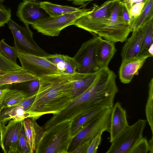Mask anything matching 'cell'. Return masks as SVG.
Listing matches in <instances>:
<instances>
[{"mask_svg": "<svg viewBox=\"0 0 153 153\" xmlns=\"http://www.w3.org/2000/svg\"><path fill=\"white\" fill-rule=\"evenodd\" d=\"M78 74L62 73L39 78V87L28 110V118L36 120L44 114H57L64 109L74 98L72 83Z\"/></svg>", "mask_w": 153, "mask_h": 153, "instance_id": "obj_1", "label": "cell"}, {"mask_svg": "<svg viewBox=\"0 0 153 153\" xmlns=\"http://www.w3.org/2000/svg\"><path fill=\"white\" fill-rule=\"evenodd\" d=\"M71 122L60 123L46 130L35 153H67L73 139Z\"/></svg>", "mask_w": 153, "mask_h": 153, "instance_id": "obj_2", "label": "cell"}, {"mask_svg": "<svg viewBox=\"0 0 153 153\" xmlns=\"http://www.w3.org/2000/svg\"><path fill=\"white\" fill-rule=\"evenodd\" d=\"M120 0H109L99 6L94 4L85 14L78 19L74 25L95 36L102 38L114 4Z\"/></svg>", "mask_w": 153, "mask_h": 153, "instance_id": "obj_3", "label": "cell"}, {"mask_svg": "<svg viewBox=\"0 0 153 153\" xmlns=\"http://www.w3.org/2000/svg\"><path fill=\"white\" fill-rule=\"evenodd\" d=\"M90 8H83L78 11L56 17L49 16L32 24L33 29L46 36H58L65 27L74 25L75 22L86 13Z\"/></svg>", "mask_w": 153, "mask_h": 153, "instance_id": "obj_4", "label": "cell"}, {"mask_svg": "<svg viewBox=\"0 0 153 153\" xmlns=\"http://www.w3.org/2000/svg\"><path fill=\"white\" fill-rule=\"evenodd\" d=\"M147 120L139 119L128 126L111 142L106 153H130L136 144L143 137Z\"/></svg>", "mask_w": 153, "mask_h": 153, "instance_id": "obj_5", "label": "cell"}, {"mask_svg": "<svg viewBox=\"0 0 153 153\" xmlns=\"http://www.w3.org/2000/svg\"><path fill=\"white\" fill-rule=\"evenodd\" d=\"M13 35L14 46L18 52L45 57L50 55L34 40L28 25L22 27L10 19L7 23Z\"/></svg>", "mask_w": 153, "mask_h": 153, "instance_id": "obj_6", "label": "cell"}, {"mask_svg": "<svg viewBox=\"0 0 153 153\" xmlns=\"http://www.w3.org/2000/svg\"><path fill=\"white\" fill-rule=\"evenodd\" d=\"M112 108L106 109L96 118L89 125L78 133L72 139L68 153H72L84 141L91 140L98 134L109 132Z\"/></svg>", "mask_w": 153, "mask_h": 153, "instance_id": "obj_7", "label": "cell"}, {"mask_svg": "<svg viewBox=\"0 0 153 153\" xmlns=\"http://www.w3.org/2000/svg\"><path fill=\"white\" fill-rule=\"evenodd\" d=\"M121 0L118 1L114 4L102 37V39L114 43L125 41L131 32L130 25L123 19L119 13L120 2Z\"/></svg>", "mask_w": 153, "mask_h": 153, "instance_id": "obj_8", "label": "cell"}, {"mask_svg": "<svg viewBox=\"0 0 153 153\" xmlns=\"http://www.w3.org/2000/svg\"><path fill=\"white\" fill-rule=\"evenodd\" d=\"M17 55L22 68L38 79L46 75L63 73L44 57L20 52H18Z\"/></svg>", "mask_w": 153, "mask_h": 153, "instance_id": "obj_9", "label": "cell"}, {"mask_svg": "<svg viewBox=\"0 0 153 153\" xmlns=\"http://www.w3.org/2000/svg\"><path fill=\"white\" fill-rule=\"evenodd\" d=\"M101 38L95 36L83 43L73 57L79 64L77 72L81 74L93 73L100 69L96 60L97 47Z\"/></svg>", "mask_w": 153, "mask_h": 153, "instance_id": "obj_10", "label": "cell"}, {"mask_svg": "<svg viewBox=\"0 0 153 153\" xmlns=\"http://www.w3.org/2000/svg\"><path fill=\"white\" fill-rule=\"evenodd\" d=\"M23 121L10 120L7 125L0 123V146L4 153H16Z\"/></svg>", "mask_w": 153, "mask_h": 153, "instance_id": "obj_11", "label": "cell"}, {"mask_svg": "<svg viewBox=\"0 0 153 153\" xmlns=\"http://www.w3.org/2000/svg\"><path fill=\"white\" fill-rule=\"evenodd\" d=\"M45 12L39 2L24 0L18 5L16 16L25 25H31L46 17Z\"/></svg>", "mask_w": 153, "mask_h": 153, "instance_id": "obj_12", "label": "cell"}, {"mask_svg": "<svg viewBox=\"0 0 153 153\" xmlns=\"http://www.w3.org/2000/svg\"><path fill=\"white\" fill-rule=\"evenodd\" d=\"M151 57L149 55H141L122 59L119 71V78L124 84L129 83L134 76L138 74L146 59Z\"/></svg>", "mask_w": 153, "mask_h": 153, "instance_id": "obj_13", "label": "cell"}, {"mask_svg": "<svg viewBox=\"0 0 153 153\" xmlns=\"http://www.w3.org/2000/svg\"><path fill=\"white\" fill-rule=\"evenodd\" d=\"M128 126L126 110L122 107L120 102H117L112 108L109 131L110 142H111Z\"/></svg>", "mask_w": 153, "mask_h": 153, "instance_id": "obj_14", "label": "cell"}, {"mask_svg": "<svg viewBox=\"0 0 153 153\" xmlns=\"http://www.w3.org/2000/svg\"><path fill=\"white\" fill-rule=\"evenodd\" d=\"M23 125L31 153H34L46 130L38 124L36 120L32 118H27L25 119L23 121Z\"/></svg>", "mask_w": 153, "mask_h": 153, "instance_id": "obj_15", "label": "cell"}, {"mask_svg": "<svg viewBox=\"0 0 153 153\" xmlns=\"http://www.w3.org/2000/svg\"><path fill=\"white\" fill-rule=\"evenodd\" d=\"M131 36L126 39L121 51L122 59L139 55L143 42L142 27L132 32Z\"/></svg>", "mask_w": 153, "mask_h": 153, "instance_id": "obj_16", "label": "cell"}, {"mask_svg": "<svg viewBox=\"0 0 153 153\" xmlns=\"http://www.w3.org/2000/svg\"><path fill=\"white\" fill-rule=\"evenodd\" d=\"M116 51L114 43L101 39L95 52L96 62L100 69L108 67Z\"/></svg>", "mask_w": 153, "mask_h": 153, "instance_id": "obj_17", "label": "cell"}, {"mask_svg": "<svg viewBox=\"0 0 153 153\" xmlns=\"http://www.w3.org/2000/svg\"><path fill=\"white\" fill-rule=\"evenodd\" d=\"M37 79L34 75L22 68L0 74V87Z\"/></svg>", "mask_w": 153, "mask_h": 153, "instance_id": "obj_18", "label": "cell"}, {"mask_svg": "<svg viewBox=\"0 0 153 153\" xmlns=\"http://www.w3.org/2000/svg\"><path fill=\"white\" fill-rule=\"evenodd\" d=\"M98 71L90 74L79 73L72 83L74 98L81 94L89 87L95 78Z\"/></svg>", "mask_w": 153, "mask_h": 153, "instance_id": "obj_19", "label": "cell"}, {"mask_svg": "<svg viewBox=\"0 0 153 153\" xmlns=\"http://www.w3.org/2000/svg\"><path fill=\"white\" fill-rule=\"evenodd\" d=\"M144 7L140 15L130 25L131 32L137 30L153 19V0H143Z\"/></svg>", "mask_w": 153, "mask_h": 153, "instance_id": "obj_20", "label": "cell"}, {"mask_svg": "<svg viewBox=\"0 0 153 153\" xmlns=\"http://www.w3.org/2000/svg\"><path fill=\"white\" fill-rule=\"evenodd\" d=\"M106 109L100 108L89 112L82 116L72 126L71 134L73 138L78 133L84 129Z\"/></svg>", "mask_w": 153, "mask_h": 153, "instance_id": "obj_21", "label": "cell"}, {"mask_svg": "<svg viewBox=\"0 0 153 153\" xmlns=\"http://www.w3.org/2000/svg\"><path fill=\"white\" fill-rule=\"evenodd\" d=\"M40 6L49 16L54 17L80 10L83 6L75 7L58 5L48 1L40 2Z\"/></svg>", "mask_w": 153, "mask_h": 153, "instance_id": "obj_22", "label": "cell"}, {"mask_svg": "<svg viewBox=\"0 0 153 153\" xmlns=\"http://www.w3.org/2000/svg\"><path fill=\"white\" fill-rule=\"evenodd\" d=\"M143 30V42L139 54L149 55V50L153 45V19L142 26Z\"/></svg>", "mask_w": 153, "mask_h": 153, "instance_id": "obj_23", "label": "cell"}, {"mask_svg": "<svg viewBox=\"0 0 153 153\" xmlns=\"http://www.w3.org/2000/svg\"><path fill=\"white\" fill-rule=\"evenodd\" d=\"M27 97V93L24 91L9 88L4 97L3 109L20 102Z\"/></svg>", "mask_w": 153, "mask_h": 153, "instance_id": "obj_24", "label": "cell"}, {"mask_svg": "<svg viewBox=\"0 0 153 153\" xmlns=\"http://www.w3.org/2000/svg\"><path fill=\"white\" fill-rule=\"evenodd\" d=\"M148 95L145 107V114L147 121L153 134V79L152 78L149 85Z\"/></svg>", "mask_w": 153, "mask_h": 153, "instance_id": "obj_25", "label": "cell"}, {"mask_svg": "<svg viewBox=\"0 0 153 153\" xmlns=\"http://www.w3.org/2000/svg\"><path fill=\"white\" fill-rule=\"evenodd\" d=\"M18 52L16 47L8 45L5 42L4 39L0 41V53L5 57L16 63Z\"/></svg>", "mask_w": 153, "mask_h": 153, "instance_id": "obj_26", "label": "cell"}, {"mask_svg": "<svg viewBox=\"0 0 153 153\" xmlns=\"http://www.w3.org/2000/svg\"><path fill=\"white\" fill-rule=\"evenodd\" d=\"M22 67L0 53V74L22 69Z\"/></svg>", "mask_w": 153, "mask_h": 153, "instance_id": "obj_27", "label": "cell"}, {"mask_svg": "<svg viewBox=\"0 0 153 153\" xmlns=\"http://www.w3.org/2000/svg\"><path fill=\"white\" fill-rule=\"evenodd\" d=\"M16 153H31L30 146L25 134L23 125L20 132Z\"/></svg>", "mask_w": 153, "mask_h": 153, "instance_id": "obj_28", "label": "cell"}, {"mask_svg": "<svg viewBox=\"0 0 153 153\" xmlns=\"http://www.w3.org/2000/svg\"><path fill=\"white\" fill-rule=\"evenodd\" d=\"M65 55L56 54H50L44 57L57 67L58 69L64 73L65 65Z\"/></svg>", "mask_w": 153, "mask_h": 153, "instance_id": "obj_29", "label": "cell"}, {"mask_svg": "<svg viewBox=\"0 0 153 153\" xmlns=\"http://www.w3.org/2000/svg\"><path fill=\"white\" fill-rule=\"evenodd\" d=\"M79 66V64L74 57L65 55L64 73L72 74L77 72Z\"/></svg>", "mask_w": 153, "mask_h": 153, "instance_id": "obj_30", "label": "cell"}, {"mask_svg": "<svg viewBox=\"0 0 153 153\" xmlns=\"http://www.w3.org/2000/svg\"><path fill=\"white\" fill-rule=\"evenodd\" d=\"M149 151L148 140L143 137L134 147L130 153H147Z\"/></svg>", "mask_w": 153, "mask_h": 153, "instance_id": "obj_31", "label": "cell"}, {"mask_svg": "<svg viewBox=\"0 0 153 153\" xmlns=\"http://www.w3.org/2000/svg\"><path fill=\"white\" fill-rule=\"evenodd\" d=\"M0 0V27L4 26L11 19V10L5 7Z\"/></svg>", "mask_w": 153, "mask_h": 153, "instance_id": "obj_32", "label": "cell"}, {"mask_svg": "<svg viewBox=\"0 0 153 153\" xmlns=\"http://www.w3.org/2000/svg\"><path fill=\"white\" fill-rule=\"evenodd\" d=\"M102 133L94 137L91 141L87 149L86 153H96L102 141Z\"/></svg>", "mask_w": 153, "mask_h": 153, "instance_id": "obj_33", "label": "cell"}, {"mask_svg": "<svg viewBox=\"0 0 153 153\" xmlns=\"http://www.w3.org/2000/svg\"><path fill=\"white\" fill-rule=\"evenodd\" d=\"M144 4L145 2L143 0L142 1L137 2L133 4L130 8L129 13L131 19V22L140 15L144 7Z\"/></svg>", "mask_w": 153, "mask_h": 153, "instance_id": "obj_34", "label": "cell"}, {"mask_svg": "<svg viewBox=\"0 0 153 153\" xmlns=\"http://www.w3.org/2000/svg\"><path fill=\"white\" fill-rule=\"evenodd\" d=\"M16 83L19 85L25 87L32 94L38 91L39 86L38 79Z\"/></svg>", "mask_w": 153, "mask_h": 153, "instance_id": "obj_35", "label": "cell"}, {"mask_svg": "<svg viewBox=\"0 0 153 153\" xmlns=\"http://www.w3.org/2000/svg\"><path fill=\"white\" fill-rule=\"evenodd\" d=\"M122 0L120 2L119 9L120 14L123 19L130 25L131 19L129 11L125 4L122 2Z\"/></svg>", "mask_w": 153, "mask_h": 153, "instance_id": "obj_36", "label": "cell"}, {"mask_svg": "<svg viewBox=\"0 0 153 153\" xmlns=\"http://www.w3.org/2000/svg\"><path fill=\"white\" fill-rule=\"evenodd\" d=\"M91 141V140H87L83 142L79 145L72 152V153H86L87 149Z\"/></svg>", "mask_w": 153, "mask_h": 153, "instance_id": "obj_37", "label": "cell"}, {"mask_svg": "<svg viewBox=\"0 0 153 153\" xmlns=\"http://www.w3.org/2000/svg\"><path fill=\"white\" fill-rule=\"evenodd\" d=\"M10 85H5L0 87V113L3 109V102L4 95L9 89L7 86Z\"/></svg>", "mask_w": 153, "mask_h": 153, "instance_id": "obj_38", "label": "cell"}, {"mask_svg": "<svg viewBox=\"0 0 153 153\" xmlns=\"http://www.w3.org/2000/svg\"><path fill=\"white\" fill-rule=\"evenodd\" d=\"M121 1L125 4L128 11L130 8L135 3V0H122Z\"/></svg>", "mask_w": 153, "mask_h": 153, "instance_id": "obj_39", "label": "cell"}, {"mask_svg": "<svg viewBox=\"0 0 153 153\" xmlns=\"http://www.w3.org/2000/svg\"><path fill=\"white\" fill-rule=\"evenodd\" d=\"M68 1H72L73 3L76 5H84L85 2H89L95 0H67Z\"/></svg>", "mask_w": 153, "mask_h": 153, "instance_id": "obj_40", "label": "cell"}, {"mask_svg": "<svg viewBox=\"0 0 153 153\" xmlns=\"http://www.w3.org/2000/svg\"><path fill=\"white\" fill-rule=\"evenodd\" d=\"M148 145L149 151L151 153H153V136L149 140H148Z\"/></svg>", "mask_w": 153, "mask_h": 153, "instance_id": "obj_41", "label": "cell"}, {"mask_svg": "<svg viewBox=\"0 0 153 153\" xmlns=\"http://www.w3.org/2000/svg\"><path fill=\"white\" fill-rule=\"evenodd\" d=\"M2 2H3V1H5V0H0ZM23 1H24V0H31V1H34V0H23Z\"/></svg>", "mask_w": 153, "mask_h": 153, "instance_id": "obj_42", "label": "cell"}, {"mask_svg": "<svg viewBox=\"0 0 153 153\" xmlns=\"http://www.w3.org/2000/svg\"><path fill=\"white\" fill-rule=\"evenodd\" d=\"M141 0H135V2H137L140 1Z\"/></svg>", "mask_w": 153, "mask_h": 153, "instance_id": "obj_43", "label": "cell"}]
</instances>
